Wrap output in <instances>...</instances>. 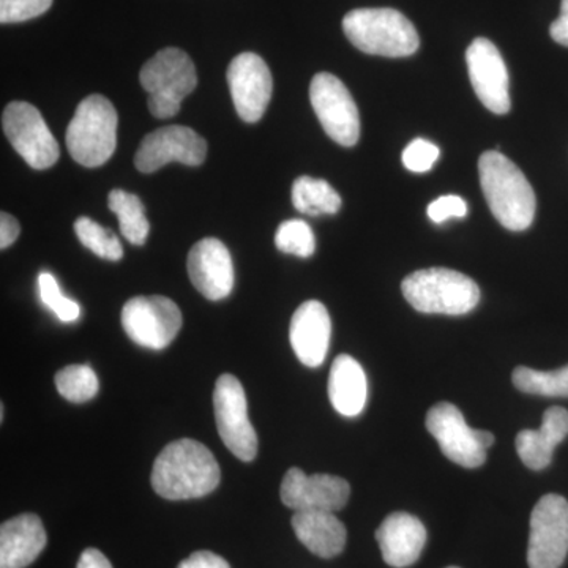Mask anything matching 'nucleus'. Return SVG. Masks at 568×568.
I'll list each match as a JSON object with an SVG mask.
<instances>
[{
  "instance_id": "1",
  "label": "nucleus",
  "mask_w": 568,
  "mask_h": 568,
  "mask_svg": "<svg viewBox=\"0 0 568 568\" xmlns=\"http://www.w3.org/2000/svg\"><path fill=\"white\" fill-rule=\"evenodd\" d=\"M222 480L219 462L204 444L179 439L168 444L152 469V487L168 500L197 499L211 495Z\"/></svg>"
},
{
  "instance_id": "2",
  "label": "nucleus",
  "mask_w": 568,
  "mask_h": 568,
  "mask_svg": "<svg viewBox=\"0 0 568 568\" xmlns=\"http://www.w3.org/2000/svg\"><path fill=\"white\" fill-rule=\"evenodd\" d=\"M478 174L497 222L517 233L528 230L536 219V193L517 164L499 151H488L478 160Z\"/></svg>"
},
{
  "instance_id": "3",
  "label": "nucleus",
  "mask_w": 568,
  "mask_h": 568,
  "mask_svg": "<svg viewBox=\"0 0 568 568\" xmlns=\"http://www.w3.org/2000/svg\"><path fill=\"white\" fill-rule=\"evenodd\" d=\"M347 40L365 54L407 58L416 54L420 39L413 22L394 9H357L343 20Z\"/></svg>"
},
{
  "instance_id": "4",
  "label": "nucleus",
  "mask_w": 568,
  "mask_h": 568,
  "mask_svg": "<svg viewBox=\"0 0 568 568\" xmlns=\"http://www.w3.org/2000/svg\"><path fill=\"white\" fill-rule=\"evenodd\" d=\"M402 290L409 305L426 315H467L480 301L473 278L443 267L414 272L406 276Z\"/></svg>"
},
{
  "instance_id": "5",
  "label": "nucleus",
  "mask_w": 568,
  "mask_h": 568,
  "mask_svg": "<svg viewBox=\"0 0 568 568\" xmlns=\"http://www.w3.org/2000/svg\"><path fill=\"white\" fill-rule=\"evenodd\" d=\"M118 112L106 97H85L67 129V148L74 162L85 168L106 163L118 148Z\"/></svg>"
},
{
  "instance_id": "6",
  "label": "nucleus",
  "mask_w": 568,
  "mask_h": 568,
  "mask_svg": "<svg viewBox=\"0 0 568 568\" xmlns=\"http://www.w3.org/2000/svg\"><path fill=\"white\" fill-rule=\"evenodd\" d=\"M141 85L149 93V110L156 119L174 118L185 97L196 89V69L179 48H164L141 69Z\"/></svg>"
},
{
  "instance_id": "7",
  "label": "nucleus",
  "mask_w": 568,
  "mask_h": 568,
  "mask_svg": "<svg viewBox=\"0 0 568 568\" xmlns=\"http://www.w3.org/2000/svg\"><path fill=\"white\" fill-rule=\"evenodd\" d=\"M122 325L136 345L162 351L181 331L182 313L171 298L141 295L123 305Z\"/></svg>"
},
{
  "instance_id": "8",
  "label": "nucleus",
  "mask_w": 568,
  "mask_h": 568,
  "mask_svg": "<svg viewBox=\"0 0 568 568\" xmlns=\"http://www.w3.org/2000/svg\"><path fill=\"white\" fill-rule=\"evenodd\" d=\"M213 409L224 446L242 462H253L257 454V435L248 418L244 387L237 377H219L213 392Z\"/></svg>"
},
{
  "instance_id": "9",
  "label": "nucleus",
  "mask_w": 568,
  "mask_h": 568,
  "mask_svg": "<svg viewBox=\"0 0 568 568\" xmlns=\"http://www.w3.org/2000/svg\"><path fill=\"white\" fill-rule=\"evenodd\" d=\"M567 552L568 500L559 495L544 496L530 515L529 567L560 568Z\"/></svg>"
},
{
  "instance_id": "10",
  "label": "nucleus",
  "mask_w": 568,
  "mask_h": 568,
  "mask_svg": "<svg viewBox=\"0 0 568 568\" xmlns=\"http://www.w3.org/2000/svg\"><path fill=\"white\" fill-rule=\"evenodd\" d=\"M3 133L33 170H48L58 162L61 151L43 115L31 103L13 102L2 114Z\"/></svg>"
},
{
  "instance_id": "11",
  "label": "nucleus",
  "mask_w": 568,
  "mask_h": 568,
  "mask_svg": "<svg viewBox=\"0 0 568 568\" xmlns=\"http://www.w3.org/2000/svg\"><path fill=\"white\" fill-rule=\"evenodd\" d=\"M310 100L324 132L343 148H353L361 138V115L353 95L338 78L317 73L310 85Z\"/></svg>"
},
{
  "instance_id": "12",
  "label": "nucleus",
  "mask_w": 568,
  "mask_h": 568,
  "mask_svg": "<svg viewBox=\"0 0 568 568\" xmlns=\"http://www.w3.org/2000/svg\"><path fill=\"white\" fill-rule=\"evenodd\" d=\"M207 156V142L189 126L170 125L155 130L142 140L134 164L144 174L155 173L168 163L200 166Z\"/></svg>"
},
{
  "instance_id": "13",
  "label": "nucleus",
  "mask_w": 568,
  "mask_h": 568,
  "mask_svg": "<svg viewBox=\"0 0 568 568\" xmlns=\"http://www.w3.org/2000/svg\"><path fill=\"white\" fill-rule=\"evenodd\" d=\"M426 428L439 444L448 459L463 467H478L487 462V450L481 446V429L467 425L465 416L452 403H439L429 409Z\"/></svg>"
},
{
  "instance_id": "14",
  "label": "nucleus",
  "mask_w": 568,
  "mask_h": 568,
  "mask_svg": "<svg viewBox=\"0 0 568 568\" xmlns=\"http://www.w3.org/2000/svg\"><path fill=\"white\" fill-rule=\"evenodd\" d=\"M226 78L242 121H261L274 92V80L264 59L254 52H242L227 67Z\"/></svg>"
},
{
  "instance_id": "15",
  "label": "nucleus",
  "mask_w": 568,
  "mask_h": 568,
  "mask_svg": "<svg viewBox=\"0 0 568 568\" xmlns=\"http://www.w3.org/2000/svg\"><path fill=\"white\" fill-rule=\"evenodd\" d=\"M474 92L487 110L507 114L511 108L510 78L503 55L488 39H476L466 51Z\"/></svg>"
},
{
  "instance_id": "16",
  "label": "nucleus",
  "mask_w": 568,
  "mask_h": 568,
  "mask_svg": "<svg viewBox=\"0 0 568 568\" xmlns=\"http://www.w3.org/2000/svg\"><path fill=\"white\" fill-rule=\"evenodd\" d=\"M280 496L284 506L295 511H335L346 506L351 496L345 478L313 474L306 476L298 467H291L282 481Z\"/></svg>"
},
{
  "instance_id": "17",
  "label": "nucleus",
  "mask_w": 568,
  "mask_h": 568,
  "mask_svg": "<svg viewBox=\"0 0 568 568\" xmlns=\"http://www.w3.org/2000/svg\"><path fill=\"white\" fill-rule=\"evenodd\" d=\"M186 267L193 286L209 301H223L233 293V257L219 239L205 237L197 242L189 254Z\"/></svg>"
},
{
  "instance_id": "18",
  "label": "nucleus",
  "mask_w": 568,
  "mask_h": 568,
  "mask_svg": "<svg viewBox=\"0 0 568 568\" xmlns=\"http://www.w3.org/2000/svg\"><path fill=\"white\" fill-rule=\"evenodd\" d=\"M332 321L321 302L308 301L295 310L290 339L298 361L310 368L323 365L331 345Z\"/></svg>"
},
{
  "instance_id": "19",
  "label": "nucleus",
  "mask_w": 568,
  "mask_h": 568,
  "mask_svg": "<svg viewBox=\"0 0 568 568\" xmlns=\"http://www.w3.org/2000/svg\"><path fill=\"white\" fill-rule=\"evenodd\" d=\"M376 540L388 566L405 568L420 558L426 544V529L414 515L396 511L388 515L376 530Z\"/></svg>"
},
{
  "instance_id": "20",
  "label": "nucleus",
  "mask_w": 568,
  "mask_h": 568,
  "mask_svg": "<svg viewBox=\"0 0 568 568\" xmlns=\"http://www.w3.org/2000/svg\"><path fill=\"white\" fill-rule=\"evenodd\" d=\"M47 530L33 514L20 515L0 528V568H26L47 547Z\"/></svg>"
},
{
  "instance_id": "21",
  "label": "nucleus",
  "mask_w": 568,
  "mask_h": 568,
  "mask_svg": "<svg viewBox=\"0 0 568 568\" xmlns=\"http://www.w3.org/2000/svg\"><path fill=\"white\" fill-rule=\"evenodd\" d=\"M568 436V410L549 407L538 429H523L517 436L519 458L529 469L541 470L551 463L555 448Z\"/></svg>"
},
{
  "instance_id": "22",
  "label": "nucleus",
  "mask_w": 568,
  "mask_h": 568,
  "mask_svg": "<svg viewBox=\"0 0 568 568\" xmlns=\"http://www.w3.org/2000/svg\"><path fill=\"white\" fill-rule=\"evenodd\" d=\"M295 536L313 555L331 559L346 547L345 525L332 511H295Z\"/></svg>"
},
{
  "instance_id": "23",
  "label": "nucleus",
  "mask_w": 568,
  "mask_h": 568,
  "mask_svg": "<svg viewBox=\"0 0 568 568\" xmlns=\"http://www.w3.org/2000/svg\"><path fill=\"white\" fill-rule=\"evenodd\" d=\"M366 395L364 368L351 355H338L328 376V398L336 413L345 417L358 416L365 409Z\"/></svg>"
},
{
  "instance_id": "24",
  "label": "nucleus",
  "mask_w": 568,
  "mask_h": 568,
  "mask_svg": "<svg viewBox=\"0 0 568 568\" xmlns=\"http://www.w3.org/2000/svg\"><path fill=\"white\" fill-rule=\"evenodd\" d=\"M293 204L305 215H334L342 207V197L323 179L302 175L294 182Z\"/></svg>"
},
{
  "instance_id": "25",
  "label": "nucleus",
  "mask_w": 568,
  "mask_h": 568,
  "mask_svg": "<svg viewBox=\"0 0 568 568\" xmlns=\"http://www.w3.org/2000/svg\"><path fill=\"white\" fill-rule=\"evenodd\" d=\"M108 205L121 224V233L130 244L144 245L148 241L149 226L145 219L144 204L136 194L123 192V190H112L108 197Z\"/></svg>"
},
{
  "instance_id": "26",
  "label": "nucleus",
  "mask_w": 568,
  "mask_h": 568,
  "mask_svg": "<svg viewBox=\"0 0 568 568\" xmlns=\"http://www.w3.org/2000/svg\"><path fill=\"white\" fill-rule=\"evenodd\" d=\"M515 387L525 394L540 396H568V365L556 372H537L528 366H518L514 375Z\"/></svg>"
},
{
  "instance_id": "27",
  "label": "nucleus",
  "mask_w": 568,
  "mask_h": 568,
  "mask_svg": "<svg viewBox=\"0 0 568 568\" xmlns=\"http://www.w3.org/2000/svg\"><path fill=\"white\" fill-rule=\"evenodd\" d=\"M55 387L71 403L91 402L99 394V377L89 365H69L55 375Z\"/></svg>"
},
{
  "instance_id": "28",
  "label": "nucleus",
  "mask_w": 568,
  "mask_h": 568,
  "mask_svg": "<svg viewBox=\"0 0 568 568\" xmlns=\"http://www.w3.org/2000/svg\"><path fill=\"white\" fill-rule=\"evenodd\" d=\"M74 233L85 248L91 250L97 256L108 261H121L123 257V248L118 235L111 230L100 226L99 223L81 216L74 223Z\"/></svg>"
},
{
  "instance_id": "29",
  "label": "nucleus",
  "mask_w": 568,
  "mask_h": 568,
  "mask_svg": "<svg viewBox=\"0 0 568 568\" xmlns=\"http://www.w3.org/2000/svg\"><path fill=\"white\" fill-rule=\"evenodd\" d=\"M276 248L298 257L313 256L316 248L315 234L304 220H287L280 224L275 234Z\"/></svg>"
},
{
  "instance_id": "30",
  "label": "nucleus",
  "mask_w": 568,
  "mask_h": 568,
  "mask_svg": "<svg viewBox=\"0 0 568 568\" xmlns=\"http://www.w3.org/2000/svg\"><path fill=\"white\" fill-rule=\"evenodd\" d=\"M41 302L54 313L62 323H74L80 320L81 308L77 302L65 297L59 287L58 280L48 272H41L39 276Z\"/></svg>"
},
{
  "instance_id": "31",
  "label": "nucleus",
  "mask_w": 568,
  "mask_h": 568,
  "mask_svg": "<svg viewBox=\"0 0 568 568\" xmlns=\"http://www.w3.org/2000/svg\"><path fill=\"white\" fill-rule=\"evenodd\" d=\"M439 155L440 151L436 144L424 138H417L403 152V164L410 173L424 174L435 166Z\"/></svg>"
},
{
  "instance_id": "32",
  "label": "nucleus",
  "mask_w": 568,
  "mask_h": 568,
  "mask_svg": "<svg viewBox=\"0 0 568 568\" xmlns=\"http://www.w3.org/2000/svg\"><path fill=\"white\" fill-rule=\"evenodd\" d=\"M52 0H0V22H24L51 9Z\"/></svg>"
},
{
  "instance_id": "33",
  "label": "nucleus",
  "mask_w": 568,
  "mask_h": 568,
  "mask_svg": "<svg viewBox=\"0 0 568 568\" xmlns=\"http://www.w3.org/2000/svg\"><path fill=\"white\" fill-rule=\"evenodd\" d=\"M467 215L466 201L457 194L437 197L428 205V216L433 223H446L450 219H465Z\"/></svg>"
},
{
  "instance_id": "34",
  "label": "nucleus",
  "mask_w": 568,
  "mask_h": 568,
  "mask_svg": "<svg viewBox=\"0 0 568 568\" xmlns=\"http://www.w3.org/2000/svg\"><path fill=\"white\" fill-rule=\"evenodd\" d=\"M178 568H231L230 564L212 551H196L190 558L182 560Z\"/></svg>"
},
{
  "instance_id": "35",
  "label": "nucleus",
  "mask_w": 568,
  "mask_h": 568,
  "mask_svg": "<svg viewBox=\"0 0 568 568\" xmlns=\"http://www.w3.org/2000/svg\"><path fill=\"white\" fill-rule=\"evenodd\" d=\"M21 233L20 223L10 213L2 212L0 215V248H9Z\"/></svg>"
},
{
  "instance_id": "36",
  "label": "nucleus",
  "mask_w": 568,
  "mask_h": 568,
  "mask_svg": "<svg viewBox=\"0 0 568 568\" xmlns=\"http://www.w3.org/2000/svg\"><path fill=\"white\" fill-rule=\"evenodd\" d=\"M549 33H551V39L556 43L568 48V0H562V3H560L559 18L552 22Z\"/></svg>"
},
{
  "instance_id": "37",
  "label": "nucleus",
  "mask_w": 568,
  "mask_h": 568,
  "mask_svg": "<svg viewBox=\"0 0 568 568\" xmlns=\"http://www.w3.org/2000/svg\"><path fill=\"white\" fill-rule=\"evenodd\" d=\"M78 568H112V566L102 551L95 548H88L82 552Z\"/></svg>"
},
{
  "instance_id": "38",
  "label": "nucleus",
  "mask_w": 568,
  "mask_h": 568,
  "mask_svg": "<svg viewBox=\"0 0 568 568\" xmlns=\"http://www.w3.org/2000/svg\"><path fill=\"white\" fill-rule=\"evenodd\" d=\"M448 568H458V567H448Z\"/></svg>"
}]
</instances>
